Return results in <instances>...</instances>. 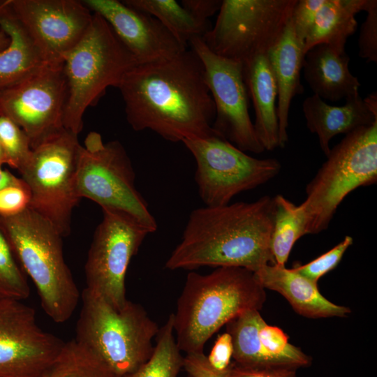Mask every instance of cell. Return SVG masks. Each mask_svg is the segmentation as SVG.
I'll return each instance as SVG.
<instances>
[{"label":"cell","mask_w":377,"mask_h":377,"mask_svg":"<svg viewBox=\"0 0 377 377\" xmlns=\"http://www.w3.org/2000/svg\"><path fill=\"white\" fill-rule=\"evenodd\" d=\"M117 89L134 131L150 130L172 142L215 133L214 101L202 63L191 50L137 64Z\"/></svg>","instance_id":"obj_1"},{"label":"cell","mask_w":377,"mask_h":377,"mask_svg":"<svg viewBox=\"0 0 377 377\" xmlns=\"http://www.w3.org/2000/svg\"><path fill=\"white\" fill-rule=\"evenodd\" d=\"M274 212L269 195L193 209L165 267H239L255 272L274 264L270 250Z\"/></svg>","instance_id":"obj_2"},{"label":"cell","mask_w":377,"mask_h":377,"mask_svg":"<svg viewBox=\"0 0 377 377\" xmlns=\"http://www.w3.org/2000/svg\"><path fill=\"white\" fill-rule=\"evenodd\" d=\"M265 288L254 273L239 267H220L207 274L189 272L172 313L175 340L186 354L203 353L209 339L248 310H260Z\"/></svg>","instance_id":"obj_3"},{"label":"cell","mask_w":377,"mask_h":377,"mask_svg":"<svg viewBox=\"0 0 377 377\" xmlns=\"http://www.w3.org/2000/svg\"><path fill=\"white\" fill-rule=\"evenodd\" d=\"M0 221L24 272L33 281L44 311L54 322L68 320L80 293L66 263L62 235L45 219L27 207Z\"/></svg>","instance_id":"obj_4"},{"label":"cell","mask_w":377,"mask_h":377,"mask_svg":"<svg viewBox=\"0 0 377 377\" xmlns=\"http://www.w3.org/2000/svg\"><path fill=\"white\" fill-rule=\"evenodd\" d=\"M74 339L118 377L130 374L151 357L159 327L140 304L127 300L119 309L85 288Z\"/></svg>","instance_id":"obj_5"},{"label":"cell","mask_w":377,"mask_h":377,"mask_svg":"<svg viewBox=\"0 0 377 377\" xmlns=\"http://www.w3.org/2000/svg\"><path fill=\"white\" fill-rule=\"evenodd\" d=\"M62 60L67 84L63 126L78 135L87 108L108 87L117 88L138 64L107 22L96 13H93L83 37Z\"/></svg>","instance_id":"obj_6"},{"label":"cell","mask_w":377,"mask_h":377,"mask_svg":"<svg viewBox=\"0 0 377 377\" xmlns=\"http://www.w3.org/2000/svg\"><path fill=\"white\" fill-rule=\"evenodd\" d=\"M306 186V235L325 230L353 191L377 181V121L346 135Z\"/></svg>","instance_id":"obj_7"},{"label":"cell","mask_w":377,"mask_h":377,"mask_svg":"<svg viewBox=\"0 0 377 377\" xmlns=\"http://www.w3.org/2000/svg\"><path fill=\"white\" fill-rule=\"evenodd\" d=\"M80 146L77 135L62 128L32 148L19 170L30 191L29 207L63 237L71 233L72 213L80 200L76 184Z\"/></svg>","instance_id":"obj_8"},{"label":"cell","mask_w":377,"mask_h":377,"mask_svg":"<svg viewBox=\"0 0 377 377\" xmlns=\"http://www.w3.org/2000/svg\"><path fill=\"white\" fill-rule=\"evenodd\" d=\"M297 0H223L202 37L216 54L241 62L267 54L286 28Z\"/></svg>","instance_id":"obj_9"},{"label":"cell","mask_w":377,"mask_h":377,"mask_svg":"<svg viewBox=\"0 0 377 377\" xmlns=\"http://www.w3.org/2000/svg\"><path fill=\"white\" fill-rule=\"evenodd\" d=\"M135 173L125 148L118 140L104 142L91 131L80 146L76 175L79 197L101 209H114L136 217L154 232L157 223L135 186Z\"/></svg>","instance_id":"obj_10"},{"label":"cell","mask_w":377,"mask_h":377,"mask_svg":"<svg viewBox=\"0 0 377 377\" xmlns=\"http://www.w3.org/2000/svg\"><path fill=\"white\" fill-rule=\"evenodd\" d=\"M182 142L195 158L194 178L207 207L229 204L235 195L268 182L281 171L277 159L248 155L216 131Z\"/></svg>","instance_id":"obj_11"},{"label":"cell","mask_w":377,"mask_h":377,"mask_svg":"<svg viewBox=\"0 0 377 377\" xmlns=\"http://www.w3.org/2000/svg\"><path fill=\"white\" fill-rule=\"evenodd\" d=\"M102 212L84 266L86 288L119 309L128 300L125 279L130 262L154 231L124 211L104 208Z\"/></svg>","instance_id":"obj_12"},{"label":"cell","mask_w":377,"mask_h":377,"mask_svg":"<svg viewBox=\"0 0 377 377\" xmlns=\"http://www.w3.org/2000/svg\"><path fill=\"white\" fill-rule=\"evenodd\" d=\"M188 43L202 63L214 101V131L244 152H263L249 112V96L243 64L216 54L201 36L191 38Z\"/></svg>","instance_id":"obj_13"},{"label":"cell","mask_w":377,"mask_h":377,"mask_svg":"<svg viewBox=\"0 0 377 377\" xmlns=\"http://www.w3.org/2000/svg\"><path fill=\"white\" fill-rule=\"evenodd\" d=\"M66 98L63 60L47 61L0 95V114L26 133L32 149L64 128Z\"/></svg>","instance_id":"obj_14"},{"label":"cell","mask_w":377,"mask_h":377,"mask_svg":"<svg viewBox=\"0 0 377 377\" xmlns=\"http://www.w3.org/2000/svg\"><path fill=\"white\" fill-rule=\"evenodd\" d=\"M64 344L22 300H0V377H43Z\"/></svg>","instance_id":"obj_15"},{"label":"cell","mask_w":377,"mask_h":377,"mask_svg":"<svg viewBox=\"0 0 377 377\" xmlns=\"http://www.w3.org/2000/svg\"><path fill=\"white\" fill-rule=\"evenodd\" d=\"M47 61L62 60L87 31L93 13L77 0H8Z\"/></svg>","instance_id":"obj_16"},{"label":"cell","mask_w":377,"mask_h":377,"mask_svg":"<svg viewBox=\"0 0 377 377\" xmlns=\"http://www.w3.org/2000/svg\"><path fill=\"white\" fill-rule=\"evenodd\" d=\"M102 17L138 64L170 58L186 50L156 18L117 0H83Z\"/></svg>","instance_id":"obj_17"},{"label":"cell","mask_w":377,"mask_h":377,"mask_svg":"<svg viewBox=\"0 0 377 377\" xmlns=\"http://www.w3.org/2000/svg\"><path fill=\"white\" fill-rule=\"evenodd\" d=\"M253 273L265 289L280 293L302 316L309 318H346L351 312L348 307L337 305L326 299L320 293L317 283L293 268L267 264Z\"/></svg>","instance_id":"obj_18"},{"label":"cell","mask_w":377,"mask_h":377,"mask_svg":"<svg viewBox=\"0 0 377 377\" xmlns=\"http://www.w3.org/2000/svg\"><path fill=\"white\" fill-rule=\"evenodd\" d=\"M304 47V43L296 36L290 20L280 40L267 54L277 89L279 147H284L288 140L292 100L304 91L300 80L305 56Z\"/></svg>","instance_id":"obj_19"},{"label":"cell","mask_w":377,"mask_h":377,"mask_svg":"<svg viewBox=\"0 0 377 377\" xmlns=\"http://www.w3.org/2000/svg\"><path fill=\"white\" fill-rule=\"evenodd\" d=\"M345 101L341 106H333L313 94L302 103L306 127L318 136L320 149L325 156L330 151V142L334 136L347 135L377 121V114L369 109L359 94Z\"/></svg>","instance_id":"obj_20"},{"label":"cell","mask_w":377,"mask_h":377,"mask_svg":"<svg viewBox=\"0 0 377 377\" xmlns=\"http://www.w3.org/2000/svg\"><path fill=\"white\" fill-rule=\"evenodd\" d=\"M350 57L328 45L308 50L303 63L304 77L313 94L321 99L339 101L359 94V80L349 69Z\"/></svg>","instance_id":"obj_21"},{"label":"cell","mask_w":377,"mask_h":377,"mask_svg":"<svg viewBox=\"0 0 377 377\" xmlns=\"http://www.w3.org/2000/svg\"><path fill=\"white\" fill-rule=\"evenodd\" d=\"M0 28L10 38L0 51V95L17 84L47 60L17 18L9 1H0Z\"/></svg>","instance_id":"obj_22"},{"label":"cell","mask_w":377,"mask_h":377,"mask_svg":"<svg viewBox=\"0 0 377 377\" xmlns=\"http://www.w3.org/2000/svg\"><path fill=\"white\" fill-rule=\"evenodd\" d=\"M243 75L255 112L256 135L265 150L279 147L277 89L267 54L243 64Z\"/></svg>","instance_id":"obj_23"},{"label":"cell","mask_w":377,"mask_h":377,"mask_svg":"<svg viewBox=\"0 0 377 377\" xmlns=\"http://www.w3.org/2000/svg\"><path fill=\"white\" fill-rule=\"evenodd\" d=\"M368 0H325L304 41V53L325 44L344 52L348 38L356 31L355 15L365 10Z\"/></svg>","instance_id":"obj_24"},{"label":"cell","mask_w":377,"mask_h":377,"mask_svg":"<svg viewBox=\"0 0 377 377\" xmlns=\"http://www.w3.org/2000/svg\"><path fill=\"white\" fill-rule=\"evenodd\" d=\"M273 198L270 250L274 264L285 266L295 242L306 235V218L302 203L297 205L281 194Z\"/></svg>","instance_id":"obj_25"},{"label":"cell","mask_w":377,"mask_h":377,"mask_svg":"<svg viewBox=\"0 0 377 377\" xmlns=\"http://www.w3.org/2000/svg\"><path fill=\"white\" fill-rule=\"evenodd\" d=\"M128 6L156 18L179 41L186 45L209 28L208 22L196 18L175 0H124Z\"/></svg>","instance_id":"obj_26"},{"label":"cell","mask_w":377,"mask_h":377,"mask_svg":"<svg viewBox=\"0 0 377 377\" xmlns=\"http://www.w3.org/2000/svg\"><path fill=\"white\" fill-rule=\"evenodd\" d=\"M156 339L150 358L135 371L121 377H177L183 368L184 357L175 340L172 313L159 328Z\"/></svg>","instance_id":"obj_27"},{"label":"cell","mask_w":377,"mask_h":377,"mask_svg":"<svg viewBox=\"0 0 377 377\" xmlns=\"http://www.w3.org/2000/svg\"><path fill=\"white\" fill-rule=\"evenodd\" d=\"M43 377H118L75 340L65 343Z\"/></svg>","instance_id":"obj_28"},{"label":"cell","mask_w":377,"mask_h":377,"mask_svg":"<svg viewBox=\"0 0 377 377\" xmlns=\"http://www.w3.org/2000/svg\"><path fill=\"white\" fill-rule=\"evenodd\" d=\"M30 288L0 221V300H23Z\"/></svg>","instance_id":"obj_29"},{"label":"cell","mask_w":377,"mask_h":377,"mask_svg":"<svg viewBox=\"0 0 377 377\" xmlns=\"http://www.w3.org/2000/svg\"><path fill=\"white\" fill-rule=\"evenodd\" d=\"M0 140L6 164L18 171L29 159L32 149L26 133L8 117L0 114Z\"/></svg>","instance_id":"obj_30"},{"label":"cell","mask_w":377,"mask_h":377,"mask_svg":"<svg viewBox=\"0 0 377 377\" xmlns=\"http://www.w3.org/2000/svg\"><path fill=\"white\" fill-rule=\"evenodd\" d=\"M353 242V237L346 235L341 242L326 253L306 264L296 265L293 269L306 279L318 283L323 276L339 265Z\"/></svg>","instance_id":"obj_31"},{"label":"cell","mask_w":377,"mask_h":377,"mask_svg":"<svg viewBox=\"0 0 377 377\" xmlns=\"http://www.w3.org/2000/svg\"><path fill=\"white\" fill-rule=\"evenodd\" d=\"M358 38L359 56L367 62H377V1L368 0Z\"/></svg>","instance_id":"obj_32"},{"label":"cell","mask_w":377,"mask_h":377,"mask_svg":"<svg viewBox=\"0 0 377 377\" xmlns=\"http://www.w3.org/2000/svg\"><path fill=\"white\" fill-rule=\"evenodd\" d=\"M30 191L26 183L17 177L0 188V216L16 215L29 206Z\"/></svg>","instance_id":"obj_33"},{"label":"cell","mask_w":377,"mask_h":377,"mask_svg":"<svg viewBox=\"0 0 377 377\" xmlns=\"http://www.w3.org/2000/svg\"><path fill=\"white\" fill-rule=\"evenodd\" d=\"M325 1V0H297L290 22L296 36L301 41L304 43Z\"/></svg>","instance_id":"obj_34"},{"label":"cell","mask_w":377,"mask_h":377,"mask_svg":"<svg viewBox=\"0 0 377 377\" xmlns=\"http://www.w3.org/2000/svg\"><path fill=\"white\" fill-rule=\"evenodd\" d=\"M233 354V346L230 335L226 332L218 337L207 360L209 365L216 371H224L228 369Z\"/></svg>","instance_id":"obj_35"},{"label":"cell","mask_w":377,"mask_h":377,"mask_svg":"<svg viewBox=\"0 0 377 377\" xmlns=\"http://www.w3.org/2000/svg\"><path fill=\"white\" fill-rule=\"evenodd\" d=\"M228 377H297V369L288 367H245L231 362Z\"/></svg>","instance_id":"obj_36"},{"label":"cell","mask_w":377,"mask_h":377,"mask_svg":"<svg viewBox=\"0 0 377 377\" xmlns=\"http://www.w3.org/2000/svg\"><path fill=\"white\" fill-rule=\"evenodd\" d=\"M183 368L193 377H228V369L216 371L209 365L204 353L186 354Z\"/></svg>","instance_id":"obj_37"},{"label":"cell","mask_w":377,"mask_h":377,"mask_svg":"<svg viewBox=\"0 0 377 377\" xmlns=\"http://www.w3.org/2000/svg\"><path fill=\"white\" fill-rule=\"evenodd\" d=\"M221 3V0H183L181 2L196 18L203 22H208L209 17L219 10Z\"/></svg>","instance_id":"obj_38"},{"label":"cell","mask_w":377,"mask_h":377,"mask_svg":"<svg viewBox=\"0 0 377 377\" xmlns=\"http://www.w3.org/2000/svg\"><path fill=\"white\" fill-rule=\"evenodd\" d=\"M17 177L3 168H0V188L14 182Z\"/></svg>","instance_id":"obj_39"},{"label":"cell","mask_w":377,"mask_h":377,"mask_svg":"<svg viewBox=\"0 0 377 377\" xmlns=\"http://www.w3.org/2000/svg\"><path fill=\"white\" fill-rule=\"evenodd\" d=\"M369 109L374 114H377V93L374 91L364 98Z\"/></svg>","instance_id":"obj_40"},{"label":"cell","mask_w":377,"mask_h":377,"mask_svg":"<svg viewBox=\"0 0 377 377\" xmlns=\"http://www.w3.org/2000/svg\"><path fill=\"white\" fill-rule=\"evenodd\" d=\"M10 38L6 32L0 28V51L8 47Z\"/></svg>","instance_id":"obj_41"},{"label":"cell","mask_w":377,"mask_h":377,"mask_svg":"<svg viewBox=\"0 0 377 377\" xmlns=\"http://www.w3.org/2000/svg\"><path fill=\"white\" fill-rule=\"evenodd\" d=\"M5 164H6V158L0 140V168H3Z\"/></svg>","instance_id":"obj_42"},{"label":"cell","mask_w":377,"mask_h":377,"mask_svg":"<svg viewBox=\"0 0 377 377\" xmlns=\"http://www.w3.org/2000/svg\"><path fill=\"white\" fill-rule=\"evenodd\" d=\"M186 377H193V376L188 374V376Z\"/></svg>","instance_id":"obj_43"}]
</instances>
